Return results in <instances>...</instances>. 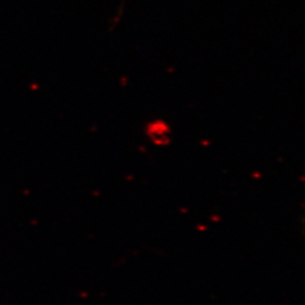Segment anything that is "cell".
<instances>
[{"label": "cell", "instance_id": "6da1fadb", "mask_svg": "<svg viewBox=\"0 0 305 305\" xmlns=\"http://www.w3.org/2000/svg\"><path fill=\"white\" fill-rule=\"evenodd\" d=\"M146 135L152 141V145L155 146H164L170 145L171 143V127L166 121L162 119L152 120L146 125Z\"/></svg>", "mask_w": 305, "mask_h": 305}]
</instances>
